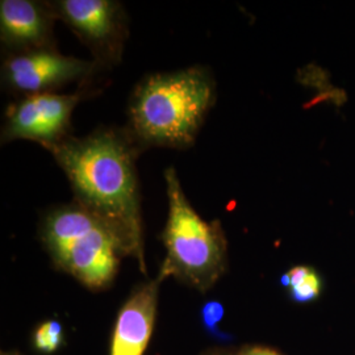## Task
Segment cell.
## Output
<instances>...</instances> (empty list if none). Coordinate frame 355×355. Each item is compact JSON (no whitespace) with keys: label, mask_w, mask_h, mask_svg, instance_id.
<instances>
[{"label":"cell","mask_w":355,"mask_h":355,"mask_svg":"<svg viewBox=\"0 0 355 355\" xmlns=\"http://www.w3.org/2000/svg\"><path fill=\"white\" fill-rule=\"evenodd\" d=\"M67 178L74 202L111 230L124 257L146 275L144 223L136 159L141 153L124 129L99 128L85 137L70 135L44 148Z\"/></svg>","instance_id":"1"},{"label":"cell","mask_w":355,"mask_h":355,"mask_svg":"<svg viewBox=\"0 0 355 355\" xmlns=\"http://www.w3.org/2000/svg\"><path fill=\"white\" fill-rule=\"evenodd\" d=\"M216 83L204 66L144 76L133 89L127 111L129 140L149 148H191L216 103Z\"/></svg>","instance_id":"2"},{"label":"cell","mask_w":355,"mask_h":355,"mask_svg":"<svg viewBox=\"0 0 355 355\" xmlns=\"http://www.w3.org/2000/svg\"><path fill=\"white\" fill-rule=\"evenodd\" d=\"M168 215L161 240L162 267L170 277L200 293L209 291L228 268V241L220 221H205L180 186L177 170L165 171Z\"/></svg>","instance_id":"3"},{"label":"cell","mask_w":355,"mask_h":355,"mask_svg":"<svg viewBox=\"0 0 355 355\" xmlns=\"http://www.w3.org/2000/svg\"><path fill=\"white\" fill-rule=\"evenodd\" d=\"M38 236L53 266L91 291L108 288L124 258L111 230L76 202L51 208Z\"/></svg>","instance_id":"4"},{"label":"cell","mask_w":355,"mask_h":355,"mask_svg":"<svg viewBox=\"0 0 355 355\" xmlns=\"http://www.w3.org/2000/svg\"><path fill=\"white\" fill-rule=\"evenodd\" d=\"M55 20L69 26L89 49L101 67L120 64L129 36L128 16L114 0L46 1Z\"/></svg>","instance_id":"5"},{"label":"cell","mask_w":355,"mask_h":355,"mask_svg":"<svg viewBox=\"0 0 355 355\" xmlns=\"http://www.w3.org/2000/svg\"><path fill=\"white\" fill-rule=\"evenodd\" d=\"M102 67L96 61L64 55L53 49L7 55L1 64V83L15 95L51 94L89 79Z\"/></svg>","instance_id":"6"},{"label":"cell","mask_w":355,"mask_h":355,"mask_svg":"<svg viewBox=\"0 0 355 355\" xmlns=\"http://www.w3.org/2000/svg\"><path fill=\"white\" fill-rule=\"evenodd\" d=\"M82 99L83 92H51L20 98L6 111L1 142L33 141L42 148L61 142L71 135V116Z\"/></svg>","instance_id":"7"},{"label":"cell","mask_w":355,"mask_h":355,"mask_svg":"<svg viewBox=\"0 0 355 355\" xmlns=\"http://www.w3.org/2000/svg\"><path fill=\"white\" fill-rule=\"evenodd\" d=\"M170 274L161 266L157 277L139 284L120 308L114 322L110 355H144L150 343L161 286Z\"/></svg>","instance_id":"8"},{"label":"cell","mask_w":355,"mask_h":355,"mask_svg":"<svg viewBox=\"0 0 355 355\" xmlns=\"http://www.w3.org/2000/svg\"><path fill=\"white\" fill-rule=\"evenodd\" d=\"M54 21L46 1L1 0L0 40L7 55L55 48Z\"/></svg>","instance_id":"9"},{"label":"cell","mask_w":355,"mask_h":355,"mask_svg":"<svg viewBox=\"0 0 355 355\" xmlns=\"http://www.w3.org/2000/svg\"><path fill=\"white\" fill-rule=\"evenodd\" d=\"M287 274L290 278L288 291L292 302L305 304L318 299L322 290V283L312 267H292Z\"/></svg>","instance_id":"10"},{"label":"cell","mask_w":355,"mask_h":355,"mask_svg":"<svg viewBox=\"0 0 355 355\" xmlns=\"http://www.w3.org/2000/svg\"><path fill=\"white\" fill-rule=\"evenodd\" d=\"M64 343V327L58 320L42 321L32 336V346L41 354H54Z\"/></svg>","instance_id":"11"},{"label":"cell","mask_w":355,"mask_h":355,"mask_svg":"<svg viewBox=\"0 0 355 355\" xmlns=\"http://www.w3.org/2000/svg\"><path fill=\"white\" fill-rule=\"evenodd\" d=\"M225 315L224 305L217 300H209L202 305L200 309V320L205 333L212 337L215 341L220 343H230L234 341V337L229 333L220 329V322Z\"/></svg>","instance_id":"12"},{"label":"cell","mask_w":355,"mask_h":355,"mask_svg":"<svg viewBox=\"0 0 355 355\" xmlns=\"http://www.w3.org/2000/svg\"><path fill=\"white\" fill-rule=\"evenodd\" d=\"M239 352L240 355H282L275 349L262 345H245Z\"/></svg>","instance_id":"13"},{"label":"cell","mask_w":355,"mask_h":355,"mask_svg":"<svg viewBox=\"0 0 355 355\" xmlns=\"http://www.w3.org/2000/svg\"><path fill=\"white\" fill-rule=\"evenodd\" d=\"M200 355H240V352L230 347H211L204 350Z\"/></svg>","instance_id":"14"},{"label":"cell","mask_w":355,"mask_h":355,"mask_svg":"<svg viewBox=\"0 0 355 355\" xmlns=\"http://www.w3.org/2000/svg\"><path fill=\"white\" fill-rule=\"evenodd\" d=\"M0 355H24L21 354L20 352H17V350H8V352H1Z\"/></svg>","instance_id":"15"}]
</instances>
